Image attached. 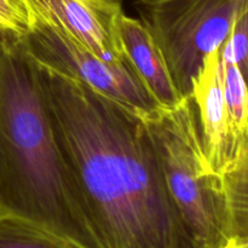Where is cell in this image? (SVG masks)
Listing matches in <instances>:
<instances>
[{"label":"cell","mask_w":248,"mask_h":248,"mask_svg":"<svg viewBox=\"0 0 248 248\" xmlns=\"http://www.w3.org/2000/svg\"><path fill=\"white\" fill-rule=\"evenodd\" d=\"M36 65L56 138L102 247L200 248L170 196L143 114Z\"/></svg>","instance_id":"6da1fadb"},{"label":"cell","mask_w":248,"mask_h":248,"mask_svg":"<svg viewBox=\"0 0 248 248\" xmlns=\"http://www.w3.org/2000/svg\"><path fill=\"white\" fill-rule=\"evenodd\" d=\"M0 211L80 248H103L56 138L38 65L0 31Z\"/></svg>","instance_id":"7a4b0ae2"},{"label":"cell","mask_w":248,"mask_h":248,"mask_svg":"<svg viewBox=\"0 0 248 248\" xmlns=\"http://www.w3.org/2000/svg\"><path fill=\"white\" fill-rule=\"evenodd\" d=\"M170 196L200 248L230 245L222 178L208 162L191 97L143 114Z\"/></svg>","instance_id":"3957f363"},{"label":"cell","mask_w":248,"mask_h":248,"mask_svg":"<svg viewBox=\"0 0 248 248\" xmlns=\"http://www.w3.org/2000/svg\"><path fill=\"white\" fill-rule=\"evenodd\" d=\"M247 5L248 0H136L182 97H190L205 57L222 47Z\"/></svg>","instance_id":"277c9868"},{"label":"cell","mask_w":248,"mask_h":248,"mask_svg":"<svg viewBox=\"0 0 248 248\" xmlns=\"http://www.w3.org/2000/svg\"><path fill=\"white\" fill-rule=\"evenodd\" d=\"M22 38L28 52L40 64L68 75L140 114L159 108L130 63L114 64L102 60L36 15L31 31Z\"/></svg>","instance_id":"5b68a950"},{"label":"cell","mask_w":248,"mask_h":248,"mask_svg":"<svg viewBox=\"0 0 248 248\" xmlns=\"http://www.w3.org/2000/svg\"><path fill=\"white\" fill-rule=\"evenodd\" d=\"M34 14L107 62H128L119 22L121 0H28Z\"/></svg>","instance_id":"8992f818"},{"label":"cell","mask_w":248,"mask_h":248,"mask_svg":"<svg viewBox=\"0 0 248 248\" xmlns=\"http://www.w3.org/2000/svg\"><path fill=\"white\" fill-rule=\"evenodd\" d=\"M200 125L208 162L220 176L237 149L232 135L223 91V69L219 50L207 55L193 81L190 93Z\"/></svg>","instance_id":"52a82bcc"},{"label":"cell","mask_w":248,"mask_h":248,"mask_svg":"<svg viewBox=\"0 0 248 248\" xmlns=\"http://www.w3.org/2000/svg\"><path fill=\"white\" fill-rule=\"evenodd\" d=\"M119 31L126 60L157 106L173 108L181 103L186 97L177 90L161 50L142 21L124 12Z\"/></svg>","instance_id":"ba28073f"},{"label":"cell","mask_w":248,"mask_h":248,"mask_svg":"<svg viewBox=\"0 0 248 248\" xmlns=\"http://www.w3.org/2000/svg\"><path fill=\"white\" fill-rule=\"evenodd\" d=\"M220 178L229 222V246L248 244V132Z\"/></svg>","instance_id":"9c48e42d"},{"label":"cell","mask_w":248,"mask_h":248,"mask_svg":"<svg viewBox=\"0 0 248 248\" xmlns=\"http://www.w3.org/2000/svg\"><path fill=\"white\" fill-rule=\"evenodd\" d=\"M0 248H80L40 227L12 216H0Z\"/></svg>","instance_id":"30bf717a"},{"label":"cell","mask_w":248,"mask_h":248,"mask_svg":"<svg viewBox=\"0 0 248 248\" xmlns=\"http://www.w3.org/2000/svg\"><path fill=\"white\" fill-rule=\"evenodd\" d=\"M222 69L228 120L235 143L239 147L248 132V87L236 64L222 61Z\"/></svg>","instance_id":"8fae6325"},{"label":"cell","mask_w":248,"mask_h":248,"mask_svg":"<svg viewBox=\"0 0 248 248\" xmlns=\"http://www.w3.org/2000/svg\"><path fill=\"white\" fill-rule=\"evenodd\" d=\"M219 55L223 62L237 65L248 87V5L235 21Z\"/></svg>","instance_id":"7c38bea8"},{"label":"cell","mask_w":248,"mask_h":248,"mask_svg":"<svg viewBox=\"0 0 248 248\" xmlns=\"http://www.w3.org/2000/svg\"><path fill=\"white\" fill-rule=\"evenodd\" d=\"M35 23L28 0H0V31L24 36Z\"/></svg>","instance_id":"4fadbf2b"},{"label":"cell","mask_w":248,"mask_h":248,"mask_svg":"<svg viewBox=\"0 0 248 248\" xmlns=\"http://www.w3.org/2000/svg\"><path fill=\"white\" fill-rule=\"evenodd\" d=\"M0 216H2V215H1V211H0Z\"/></svg>","instance_id":"5bb4252c"}]
</instances>
